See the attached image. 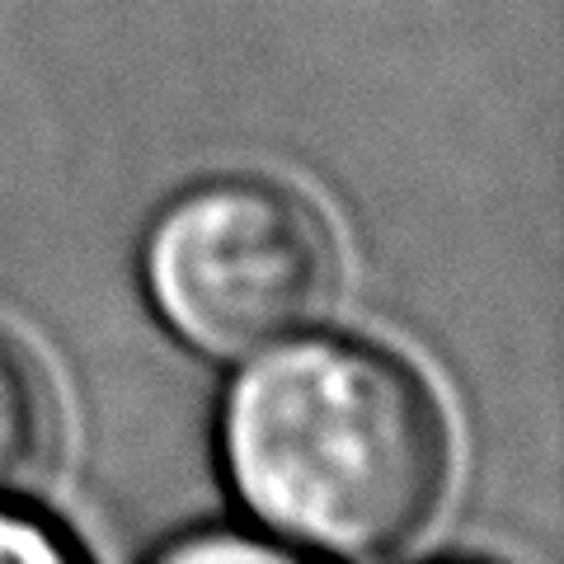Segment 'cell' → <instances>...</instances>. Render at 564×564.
<instances>
[{"label": "cell", "instance_id": "cell-1", "mask_svg": "<svg viewBox=\"0 0 564 564\" xmlns=\"http://www.w3.org/2000/svg\"><path fill=\"white\" fill-rule=\"evenodd\" d=\"M217 437L245 513L288 551L386 555L429 522L447 485L429 386L358 339L259 358L226 391Z\"/></svg>", "mask_w": 564, "mask_h": 564}, {"label": "cell", "instance_id": "cell-2", "mask_svg": "<svg viewBox=\"0 0 564 564\" xmlns=\"http://www.w3.org/2000/svg\"><path fill=\"white\" fill-rule=\"evenodd\" d=\"M161 325L203 358H250L325 311L334 245L306 198L269 180H207L161 207L141 245Z\"/></svg>", "mask_w": 564, "mask_h": 564}, {"label": "cell", "instance_id": "cell-3", "mask_svg": "<svg viewBox=\"0 0 564 564\" xmlns=\"http://www.w3.org/2000/svg\"><path fill=\"white\" fill-rule=\"evenodd\" d=\"M43 447V395L24 352L0 334V494L14 489Z\"/></svg>", "mask_w": 564, "mask_h": 564}, {"label": "cell", "instance_id": "cell-4", "mask_svg": "<svg viewBox=\"0 0 564 564\" xmlns=\"http://www.w3.org/2000/svg\"><path fill=\"white\" fill-rule=\"evenodd\" d=\"M70 555H76V545H70L52 522H39L29 513H10V508H0V560L62 564Z\"/></svg>", "mask_w": 564, "mask_h": 564}]
</instances>
